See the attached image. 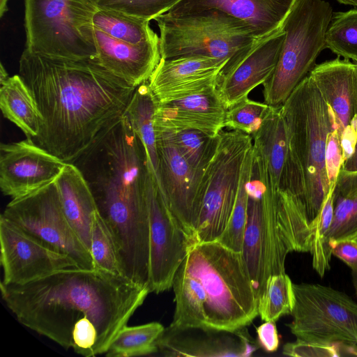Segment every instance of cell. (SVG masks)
<instances>
[{"label": "cell", "instance_id": "6da1fadb", "mask_svg": "<svg viewBox=\"0 0 357 357\" xmlns=\"http://www.w3.org/2000/svg\"><path fill=\"white\" fill-rule=\"evenodd\" d=\"M0 289L20 324L85 357L106 354L150 293L121 274L79 267Z\"/></svg>", "mask_w": 357, "mask_h": 357}, {"label": "cell", "instance_id": "7a4b0ae2", "mask_svg": "<svg viewBox=\"0 0 357 357\" xmlns=\"http://www.w3.org/2000/svg\"><path fill=\"white\" fill-rule=\"evenodd\" d=\"M18 75L42 117L33 141L66 163L124 113L136 89L94 59L53 58L26 48Z\"/></svg>", "mask_w": 357, "mask_h": 357}, {"label": "cell", "instance_id": "3957f363", "mask_svg": "<svg viewBox=\"0 0 357 357\" xmlns=\"http://www.w3.org/2000/svg\"><path fill=\"white\" fill-rule=\"evenodd\" d=\"M114 239L121 274L149 285L146 150L123 114L73 161Z\"/></svg>", "mask_w": 357, "mask_h": 357}, {"label": "cell", "instance_id": "277c9868", "mask_svg": "<svg viewBox=\"0 0 357 357\" xmlns=\"http://www.w3.org/2000/svg\"><path fill=\"white\" fill-rule=\"evenodd\" d=\"M281 111L289 149L281 189L305 202L312 223L331 188L326 151L330 133L337 129L335 117L309 75L281 105Z\"/></svg>", "mask_w": 357, "mask_h": 357}, {"label": "cell", "instance_id": "5b68a950", "mask_svg": "<svg viewBox=\"0 0 357 357\" xmlns=\"http://www.w3.org/2000/svg\"><path fill=\"white\" fill-rule=\"evenodd\" d=\"M311 234L305 204L289 190H249L241 255L258 300L268 278L285 273L290 252H310Z\"/></svg>", "mask_w": 357, "mask_h": 357}, {"label": "cell", "instance_id": "8992f818", "mask_svg": "<svg viewBox=\"0 0 357 357\" xmlns=\"http://www.w3.org/2000/svg\"><path fill=\"white\" fill-rule=\"evenodd\" d=\"M201 283L208 328L234 331L258 315V299L242 255L216 241L190 247L181 266Z\"/></svg>", "mask_w": 357, "mask_h": 357}, {"label": "cell", "instance_id": "52a82bcc", "mask_svg": "<svg viewBox=\"0 0 357 357\" xmlns=\"http://www.w3.org/2000/svg\"><path fill=\"white\" fill-rule=\"evenodd\" d=\"M162 59L204 56L227 62L226 70L249 52L257 39L242 20L216 9L157 17Z\"/></svg>", "mask_w": 357, "mask_h": 357}, {"label": "cell", "instance_id": "ba28073f", "mask_svg": "<svg viewBox=\"0 0 357 357\" xmlns=\"http://www.w3.org/2000/svg\"><path fill=\"white\" fill-rule=\"evenodd\" d=\"M98 0H24L26 49L71 60L94 59L91 18Z\"/></svg>", "mask_w": 357, "mask_h": 357}, {"label": "cell", "instance_id": "9c48e42d", "mask_svg": "<svg viewBox=\"0 0 357 357\" xmlns=\"http://www.w3.org/2000/svg\"><path fill=\"white\" fill-rule=\"evenodd\" d=\"M333 15L324 0H298L284 20L285 33L278 60L263 84L264 102L282 105L309 75L319 53L325 48V34Z\"/></svg>", "mask_w": 357, "mask_h": 357}, {"label": "cell", "instance_id": "30bf717a", "mask_svg": "<svg viewBox=\"0 0 357 357\" xmlns=\"http://www.w3.org/2000/svg\"><path fill=\"white\" fill-rule=\"evenodd\" d=\"M252 146L248 134L233 130L218 133L215 152L198 188L196 244L215 241L225 229L234 207L242 165Z\"/></svg>", "mask_w": 357, "mask_h": 357}, {"label": "cell", "instance_id": "8fae6325", "mask_svg": "<svg viewBox=\"0 0 357 357\" xmlns=\"http://www.w3.org/2000/svg\"><path fill=\"white\" fill-rule=\"evenodd\" d=\"M292 321L298 340L357 346V303L348 294L320 284L293 283Z\"/></svg>", "mask_w": 357, "mask_h": 357}, {"label": "cell", "instance_id": "7c38bea8", "mask_svg": "<svg viewBox=\"0 0 357 357\" xmlns=\"http://www.w3.org/2000/svg\"><path fill=\"white\" fill-rule=\"evenodd\" d=\"M1 215L52 249L70 257L79 268H95L90 250L64 213L54 181L12 199Z\"/></svg>", "mask_w": 357, "mask_h": 357}, {"label": "cell", "instance_id": "4fadbf2b", "mask_svg": "<svg viewBox=\"0 0 357 357\" xmlns=\"http://www.w3.org/2000/svg\"><path fill=\"white\" fill-rule=\"evenodd\" d=\"M147 202L149 289L159 294L172 287L176 273L193 244L169 210L151 171L147 180Z\"/></svg>", "mask_w": 357, "mask_h": 357}, {"label": "cell", "instance_id": "5bb4252c", "mask_svg": "<svg viewBox=\"0 0 357 357\" xmlns=\"http://www.w3.org/2000/svg\"><path fill=\"white\" fill-rule=\"evenodd\" d=\"M1 284H24L58 271L79 267L66 254L59 252L7 220L0 217Z\"/></svg>", "mask_w": 357, "mask_h": 357}, {"label": "cell", "instance_id": "9a60e30c", "mask_svg": "<svg viewBox=\"0 0 357 357\" xmlns=\"http://www.w3.org/2000/svg\"><path fill=\"white\" fill-rule=\"evenodd\" d=\"M155 129L158 157V185L171 213L195 245L197 194L202 174L188 165L165 131Z\"/></svg>", "mask_w": 357, "mask_h": 357}, {"label": "cell", "instance_id": "2e32d148", "mask_svg": "<svg viewBox=\"0 0 357 357\" xmlns=\"http://www.w3.org/2000/svg\"><path fill=\"white\" fill-rule=\"evenodd\" d=\"M66 162L26 138L0 146V188L12 199L54 181Z\"/></svg>", "mask_w": 357, "mask_h": 357}, {"label": "cell", "instance_id": "e0dca14e", "mask_svg": "<svg viewBox=\"0 0 357 357\" xmlns=\"http://www.w3.org/2000/svg\"><path fill=\"white\" fill-rule=\"evenodd\" d=\"M158 352L165 356L247 357L257 349L246 327L234 331L168 326L157 340Z\"/></svg>", "mask_w": 357, "mask_h": 357}, {"label": "cell", "instance_id": "ac0fdd59", "mask_svg": "<svg viewBox=\"0 0 357 357\" xmlns=\"http://www.w3.org/2000/svg\"><path fill=\"white\" fill-rule=\"evenodd\" d=\"M284 36L281 28L257 40L242 59L220 71L217 90L227 109L248 98L255 88L269 78L277 64Z\"/></svg>", "mask_w": 357, "mask_h": 357}, {"label": "cell", "instance_id": "d6986e66", "mask_svg": "<svg viewBox=\"0 0 357 357\" xmlns=\"http://www.w3.org/2000/svg\"><path fill=\"white\" fill-rule=\"evenodd\" d=\"M226 61L204 56L160 59L148 82L158 102L177 99L217 85Z\"/></svg>", "mask_w": 357, "mask_h": 357}, {"label": "cell", "instance_id": "ffe728a7", "mask_svg": "<svg viewBox=\"0 0 357 357\" xmlns=\"http://www.w3.org/2000/svg\"><path fill=\"white\" fill-rule=\"evenodd\" d=\"M227 107L217 85L172 100L158 102L155 128L196 130L216 135L224 128Z\"/></svg>", "mask_w": 357, "mask_h": 357}, {"label": "cell", "instance_id": "44dd1931", "mask_svg": "<svg viewBox=\"0 0 357 357\" xmlns=\"http://www.w3.org/2000/svg\"><path fill=\"white\" fill-rule=\"evenodd\" d=\"M97 54L94 60L105 69L138 86L149 80L161 56L159 37L140 44L116 39L91 24Z\"/></svg>", "mask_w": 357, "mask_h": 357}, {"label": "cell", "instance_id": "7402d4cb", "mask_svg": "<svg viewBox=\"0 0 357 357\" xmlns=\"http://www.w3.org/2000/svg\"><path fill=\"white\" fill-rule=\"evenodd\" d=\"M298 0H181L167 13L179 16L216 9L246 23L257 39L281 29Z\"/></svg>", "mask_w": 357, "mask_h": 357}, {"label": "cell", "instance_id": "603a6c76", "mask_svg": "<svg viewBox=\"0 0 357 357\" xmlns=\"http://www.w3.org/2000/svg\"><path fill=\"white\" fill-rule=\"evenodd\" d=\"M253 176L260 187L278 192L289 158L288 140L281 105L271 106L268 114L252 135Z\"/></svg>", "mask_w": 357, "mask_h": 357}, {"label": "cell", "instance_id": "cb8c5ba5", "mask_svg": "<svg viewBox=\"0 0 357 357\" xmlns=\"http://www.w3.org/2000/svg\"><path fill=\"white\" fill-rule=\"evenodd\" d=\"M309 75L333 113L340 137L357 121V63L337 57L314 66Z\"/></svg>", "mask_w": 357, "mask_h": 357}, {"label": "cell", "instance_id": "d4e9b609", "mask_svg": "<svg viewBox=\"0 0 357 357\" xmlns=\"http://www.w3.org/2000/svg\"><path fill=\"white\" fill-rule=\"evenodd\" d=\"M54 183L68 220L90 250L92 218L98 208L89 187L73 163H66Z\"/></svg>", "mask_w": 357, "mask_h": 357}, {"label": "cell", "instance_id": "484cf974", "mask_svg": "<svg viewBox=\"0 0 357 357\" xmlns=\"http://www.w3.org/2000/svg\"><path fill=\"white\" fill-rule=\"evenodd\" d=\"M0 108L5 118L33 139L40 132L42 117L29 89L19 75L0 84Z\"/></svg>", "mask_w": 357, "mask_h": 357}, {"label": "cell", "instance_id": "4316f807", "mask_svg": "<svg viewBox=\"0 0 357 357\" xmlns=\"http://www.w3.org/2000/svg\"><path fill=\"white\" fill-rule=\"evenodd\" d=\"M157 107L158 101L146 81L136 87L123 114L146 150L150 171L158 183V157L154 124Z\"/></svg>", "mask_w": 357, "mask_h": 357}, {"label": "cell", "instance_id": "83f0119b", "mask_svg": "<svg viewBox=\"0 0 357 357\" xmlns=\"http://www.w3.org/2000/svg\"><path fill=\"white\" fill-rule=\"evenodd\" d=\"M333 198L329 245L344 240L357 241V171L341 169L333 186Z\"/></svg>", "mask_w": 357, "mask_h": 357}, {"label": "cell", "instance_id": "f1b7e54d", "mask_svg": "<svg viewBox=\"0 0 357 357\" xmlns=\"http://www.w3.org/2000/svg\"><path fill=\"white\" fill-rule=\"evenodd\" d=\"M172 287L176 305L169 326L208 328L205 316L206 296L199 281L179 266Z\"/></svg>", "mask_w": 357, "mask_h": 357}, {"label": "cell", "instance_id": "f546056e", "mask_svg": "<svg viewBox=\"0 0 357 357\" xmlns=\"http://www.w3.org/2000/svg\"><path fill=\"white\" fill-rule=\"evenodd\" d=\"M91 24L116 39L131 44L158 38L151 28L150 21L114 10L97 8Z\"/></svg>", "mask_w": 357, "mask_h": 357}, {"label": "cell", "instance_id": "4dcf8cb0", "mask_svg": "<svg viewBox=\"0 0 357 357\" xmlns=\"http://www.w3.org/2000/svg\"><path fill=\"white\" fill-rule=\"evenodd\" d=\"M252 176L253 155L251 147L246 153L242 165L238 190L233 211L225 229L215 240L225 247L240 253L242 251L247 225L249 185Z\"/></svg>", "mask_w": 357, "mask_h": 357}, {"label": "cell", "instance_id": "1f68e13d", "mask_svg": "<svg viewBox=\"0 0 357 357\" xmlns=\"http://www.w3.org/2000/svg\"><path fill=\"white\" fill-rule=\"evenodd\" d=\"M165 328L158 322L125 326L112 342L105 355L108 357H131L158 352L156 342Z\"/></svg>", "mask_w": 357, "mask_h": 357}, {"label": "cell", "instance_id": "d6a6232c", "mask_svg": "<svg viewBox=\"0 0 357 357\" xmlns=\"http://www.w3.org/2000/svg\"><path fill=\"white\" fill-rule=\"evenodd\" d=\"M164 131L169 135L188 165L202 174L215 152L218 134L213 135L196 130Z\"/></svg>", "mask_w": 357, "mask_h": 357}, {"label": "cell", "instance_id": "836d02e7", "mask_svg": "<svg viewBox=\"0 0 357 357\" xmlns=\"http://www.w3.org/2000/svg\"><path fill=\"white\" fill-rule=\"evenodd\" d=\"M294 303L293 282L285 273L271 275L258 300V315L264 321L291 314Z\"/></svg>", "mask_w": 357, "mask_h": 357}, {"label": "cell", "instance_id": "e575fe53", "mask_svg": "<svg viewBox=\"0 0 357 357\" xmlns=\"http://www.w3.org/2000/svg\"><path fill=\"white\" fill-rule=\"evenodd\" d=\"M325 48L357 63V8L333 13L325 34Z\"/></svg>", "mask_w": 357, "mask_h": 357}, {"label": "cell", "instance_id": "d590c367", "mask_svg": "<svg viewBox=\"0 0 357 357\" xmlns=\"http://www.w3.org/2000/svg\"><path fill=\"white\" fill-rule=\"evenodd\" d=\"M90 252L95 268L122 275L114 239L98 211L92 218Z\"/></svg>", "mask_w": 357, "mask_h": 357}, {"label": "cell", "instance_id": "8d00e7d4", "mask_svg": "<svg viewBox=\"0 0 357 357\" xmlns=\"http://www.w3.org/2000/svg\"><path fill=\"white\" fill-rule=\"evenodd\" d=\"M271 106L246 98L227 109L224 127L252 137L268 114Z\"/></svg>", "mask_w": 357, "mask_h": 357}, {"label": "cell", "instance_id": "74e56055", "mask_svg": "<svg viewBox=\"0 0 357 357\" xmlns=\"http://www.w3.org/2000/svg\"><path fill=\"white\" fill-rule=\"evenodd\" d=\"M181 0H98V8L109 9L149 21L167 13Z\"/></svg>", "mask_w": 357, "mask_h": 357}, {"label": "cell", "instance_id": "f35d334b", "mask_svg": "<svg viewBox=\"0 0 357 357\" xmlns=\"http://www.w3.org/2000/svg\"><path fill=\"white\" fill-rule=\"evenodd\" d=\"M339 344H323L296 339L284 345L282 354L296 357H337L341 356Z\"/></svg>", "mask_w": 357, "mask_h": 357}, {"label": "cell", "instance_id": "ab89813d", "mask_svg": "<svg viewBox=\"0 0 357 357\" xmlns=\"http://www.w3.org/2000/svg\"><path fill=\"white\" fill-rule=\"evenodd\" d=\"M343 164V151L335 128L328 136L326 151V168L331 188L334 186Z\"/></svg>", "mask_w": 357, "mask_h": 357}, {"label": "cell", "instance_id": "60d3db41", "mask_svg": "<svg viewBox=\"0 0 357 357\" xmlns=\"http://www.w3.org/2000/svg\"><path fill=\"white\" fill-rule=\"evenodd\" d=\"M332 255L345 263L351 270L357 269V241L344 240L332 243Z\"/></svg>", "mask_w": 357, "mask_h": 357}, {"label": "cell", "instance_id": "b9f144b4", "mask_svg": "<svg viewBox=\"0 0 357 357\" xmlns=\"http://www.w3.org/2000/svg\"><path fill=\"white\" fill-rule=\"evenodd\" d=\"M274 321H264L257 328L259 344L266 352H274L279 347V337Z\"/></svg>", "mask_w": 357, "mask_h": 357}, {"label": "cell", "instance_id": "7bdbcfd3", "mask_svg": "<svg viewBox=\"0 0 357 357\" xmlns=\"http://www.w3.org/2000/svg\"><path fill=\"white\" fill-rule=\"evenodd\" d=\"M344 162L353 154L357 142V121L348 126L340 137Z\"/></svg>", "mask_w": 357, "mask_h": 357}, {"label": "cell", "instance_id": "ee69618b", "mask_svg": "<svg viewBox=\"0 0 357 357\" xmlns=\"http://www.w3.org/2000/svg\"><path fill=\"white\" fill-rule=\"evenodd\" d=\"M342 169L347 171H357V142L353 154L344 162Z\"/></svg>", "mask_w": 357, "mask_h": 357}, {"label": "cell", "instance_id": "f6af8a7d", "mask_svg": "<svg viewBox=\"0 0 357 357\" xmlns=\"http://www.w3.org/2000/svg\"><path fill=\"white\" fill-rule=\"evenodd\" d=\"M9 77L8 73L6 72V69L4 68L2 63H1V68H0V84L3 83L4 81H6Z\"/></svg>", "mask_w": 357, "mask_h": 357}, {"label": "cell", "instance_id": "bcb514c9", "mask_svg": "<svg viewBox=\"0 0 357 357\" xmlns=\"http://www.w3.org/2000/svg\"><path fill=\"white\" fill-rule=\"evenodd\" d=\"M351 282L355 294L357 295V269L351 270Z\"/></svg>", "mask_w": 357, "mask_h": 357}, {"label": "cell", "instance_id": "7dc6e473", "mask_svg": "<svg viewBox=\"0 0 357 357\" xmlns=\"http://www.w3.org/2000/svg\"><path fill=\"white\" fill-rule=\"evenodd\" d=\"M336 1L342 4L349 5V6H353L357 7V0H336Z\"/></svg>", "mask_w": 357, "mask_h": 357}, {"label": "cell", "instance_id": "c3c4849f", "mask_svg": "<svg viewBox=\"0 0 357 357\" xmlns=\"http://www.w3.org/2000/svg\"><path fill=\"white\" fill-rule=\"evenodd\" d=\"M347 351L350 354L357 356V346L356 347H347Z\"/></svg>", "mask_w": 357, "mask_h": 357}]
</instances>
